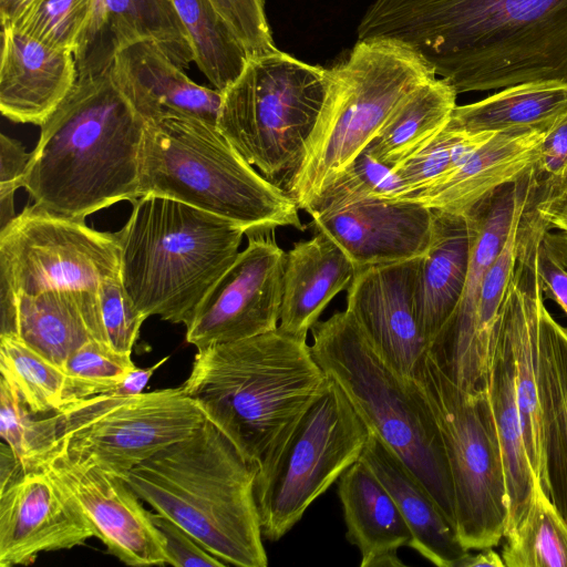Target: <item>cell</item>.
Returning <instances> with one entry per match:
<instances>
[{
	"instance_id": "6da1fadb",
	"label": "cell",
	"mask_w": 567,
	"mask_h": 567,
	"mask_svg": "<svg viewBox=\"0 0 567 567\" xmlns=\"http://www.w3.org/2000/svg\"><path fill=\"white\" fill-rule=\"evenodd\" d=\"M358 40L409 49L457 94L567 82V0H375Z\"/></svg>"
},
{
	"instance_id": "7a4b0ae2",
	"label": "cell",
	"mask_w": 567,
	"mask_h": 567,
	"mask_svg": "<svg viewBox=\"0 0 567 567\" xmlns=\"http://www.w3.org/2000/svg\"><path fill=\"white\" fill-rule=\"evenodd\" d=\"M110 68L78 78L40 126L23 182L33 205L85 219L115 203L141 197L147 122L115 83Z\"/></svg>"
},
{
	"instance_id": "3957f363",
	"label": "cell",
	"mask_w": 567,
	"mask_h": 567,
	"mask_svg": "<svg viewBox=\"0 0 567 567\" xmlns=\"http://www.w3.org/2000/svg\"><path fill=\"white\" fill-rule=\"evenodd\" d=\"M329 382L307 339L277 328L197 350L182 385L206 419L258 466Z\"/></svg>"
},
{
	"instance_id": "277c9868",
	"label": "cell",
	"mask_w": 567,
	"mask_h": 567,
	"mask_svg": "<svg viewBox=\"0 0 567 567\" xmlns=\"http://www.w3.org/2000/svg\"><path fill=\"white\" fill-rule=\"evenodd\" d=\"M258 466L209 420L125 476L137 496L227 565L266 567L255 496Z\"/></svg>"
},
{
	"instance_id": "5b68a950",
	"label": "cell",
	"mask_w": 567,
	"mask_h": 567,
	"mask_svg": "<svg viewBox=\"0 0 567 567\" xmlns=\"http://www.w3.org/2000/svg\"><path fill=\"white\" fill-rule=\"evenodd\" d=\"M115 233L120 278L141 315L188 324L198 305L234 262L245 230L236 223L168 197L132 202Z\"/></svg>"
},
{
	"instance_id": "8992f818",
	"label": "cell",
	"mask_w": 567,
	"mask_h": 567,
	"mask_svg": "<svg viewBox=\"0 0 567 567\" xmlns=\"http://www.w3.org/2000/svg\"><path fill=\"white\" fill-rule=\"evenodd\" d=\"M179 200L257 235L291 226L305 230L299 207L266 179L226 140L217 126L167 116L147 122L141 196Z\"/></svg>"
},
{
	"instance_id": "52a82bcc",
	"label": "cell",
	"mask_w": 567,
	"mask_h": 567,
	"mask_svg": "<svg viewBox=\"0 0 567 567\" xmlns=\"http://www.w3.org/2000/svg\"><path fill=\"white\" fill-rule=\"evenodd\" d=\"M311 333V350L322 370L343 391L370 432L398 454L455 526L445 450L414 381L396 373L346 310L318 321Z\"/></svg>"
},
{
	"instance_id": "ba28073f",
	"label": "cell",
	"mask_w": 567,
	"mask_h": 567,
	"mask_svg": "<svg viewBox=\"0 0 567 567\" xmlns=\"http://www.w3.org/2000/svg\"><path fill=\"white\" fill-rule=\"evenodd\" d=\"M331 72L300 164L285 187L305 212L365 151L399 101L436 78L415 53L386 40H358Z\"/></svg>"
},
{
	"instance_id": "9c48e42d",
	"label": "cell",
	"mask_w": 567,
	"mask_h": 567,
	"mask_svg": "<svg viewBox=\"0 0 567 567\" xmlns=\"http://www.w3.org/2000/svg\"><path fill=\"white\" fill-rule=\"evenodd\" d=\"M332 72L279 50L250 58L223 91L217 128L260 174L285 190L302 158Z\"/></svg>"
},
{
	"instance_id": "30bf717a",
	"label": "cell",
	"mask_w": 567,
	"mask_h": 567,
	"mask_svg": "<svg viewBox=\"0 0 567 567\" xmlns=\"http://www.w3.org/2000/svg\"><path fill=\"white\" fill-rule=\"evenodd\" d=\"M437 424L454 493L455 527L468 550L504 538L508 495L487 388L468 392L447 378L427 352L412 379Z\"/></svg>"
},
{
	"instance_id": "8fae6325",
	"label": "cell",
	"mask_w": 567,
	"mask_h": 567,
	"mask_svg": "<svg viewBox=\"0 0 567 567\" xmlns=\"http://www.w3.org/2000/svg\"><path fill=\"white\" fill-rule=\"evenodd\" d=\"M370 430L330 379L258 465L255 496L264 538H282L357 462Z\"/></svg>"
},
{
	"instance_id": "7c38bea8",
	"label": "cell",
	"mask_w": 567,
	"mask_h": 567,
	"mask_svg": "<svg viewBox=\"0 0 567 567\" xmlns=\"http://www.w3.org/2000/svg\"><path fill=\"white\" fill-rule=\"evenodd\" d=\"M56 413L59 436L69 451L123 478L207 420L183 385L128 395L97 394Z\"/></svg>"
},
{
	"instance_id": "4fadbf2b",
	"label": "cell",
	"mask_w": 567,
	"mask_h": 567,
	"mask_svg": "<svg viewBox=\"0 0 567 567\" xmlns=\"http://www.w3.org/2000/svg\"><path fill=\"white\" fill-rule=\"evenodd\" d=\"M120 276L115 233L89 227L35 205L0 230V306L9 311L19 296L51 289L97 290Z\"/></svg>"
},
{
	"instance_id": "5bb4252c",
	"label": "cell",
	"mask_w": 567,
	"mask_h": 567,
	"mask_svg": "<svg viewBox=\"0 0 567 567\" xmlns=\"http://www.w3.org/2000/svg\"><path fill=\"white\" fill-rule=\"evenodd\" d=\"M538 182L534 166L468 209L471 255L461 299L429 353L440 369L461 389L476 392L487 388L489 367L476 339V310L486 271L501 252L516 221L535 199Z\"/></svg>"
},
{
	"instance_id": "9a60e30c",
	"label": "cell",
	"mask_w": 567,
	"mask_h": 567,
	"mask_svg": "<svg viewBox=\"0 0 567 567\" xmlns=\"http://www.w3.org/2000/svg\"><path fill=\"white\" fill-rule=\"evenodd\" d=\"M286 251L274 231L248 235V245L205 295L186 326L197 350L278 328Z\"/></svg>"
},
{
	"instance_id": "2e32d148",
	"label": "cell",
	"mask_w": 567,
	"mask_h": 567,
	"mask_svg": "<svg viewBox=\"0 0 567 567\" xmlns=\"http://www.w3.org/2000/svg\"><path fill=\"white\" fill-rule=\"evenodd\" d=\"M82 509L94 536L130 566L167 565L166 543L125 478L59 445L41 464Z\"/></svg>"
},
{
	"instance_id": "e0dca14e",
	"label": "cell",
	"mask_w": 567,
	"mask_h": 567,
	"mask_svg": "<svg viewBox=\"0 0 567 567\" xmlns=\"http://www.w3.org/2000/svg\"><path fill=\"white\" fill-rule=\"evenodd\" d=\"M91 537L82 509L43 466L19 463L0 485V567L30 565L41 553L71 549Z\"/></svg>"
},
{
	"instance_id": "ac0fdd59",
	"label": "cell",
	"mask_w": 567,
	"mask_h": 567,
	"mask_svg": "<svg viewBox=\"0 0 567 567\" xmlns=\"http://www.w3.org/2000/svg\"><path fill=\"white\" fill-rule=\"evenodd\" d=\"M421 257L361 268L347 289L346 311L406 380L429 350L415 303Z\"/></svg>"
},
{
	"instance_id": "d6986e66",
	"label": "cell",
	"mask_w": 567,
	"mask_h": 567,
	"mask_svg": "<svg viewBox=\"0 0 567 567\" xmlns=\"http://www.w3.org/2000/svg\"><path fill=\"white\" fill-rule=\"evenodd\" d=\"M307 227L331 238L359 270L425 255L433 209L408 199L371 197L312 216Z\"/></svg>"
},
{
	"instance_id": "ffe728a7",
	"label": "cell",
	"mask_w": 567,
	"mask_h": 567,
	"mask_svg": "<svg viewBox=\"0 0 567 567\" xmlns=\"http://www.w3.org/2000/svg\"><path fill=\"white\" fill-rule=\"evenodd\" d=\"M141 40L155 42L183 70L195 62L193 40L173 0H94L74 53L78 78L103 73L121 49Z\"/></svg>"
},
{
	"instance_id": "44dd1931",
	"label": "cell",
	"mask_w": 567,
	"mask_h": 567,
	"mask_svg": "<svg viewBox=\"0 0 567 567\" xmlns=\"http://www.w3.org/2000/svg\"><path fill=\"white\" fill-rule=\"evenodd\" d=\"M110 70L146 122L184 116L217 126L223 92L195 83L155 42L141 40L121 49Z\"/></svg>"
},
{
	"instance_id": "7402d4cb",
	"label": "cell",
	"mask_w": 567,
	"mask_h": 567,
	"mask_svg": "<svg viewBox=\"0 0 567 567\" xmlns=\"http://www.w3.org/2000/svg\"><path fill=\"white\" fill-rule=\"evenodd\" d=\"M76 80L74 53L1 25L0 111L3 116L41 126Z\"/></svg>"
},
{
	"instance_id": "603a6c76",
	"label": "cell",
	"mask_w": 567,
	"mask_h": 567,
	"mask_svg": "<svg viewBox=\"0 0 567 567\" xmlns=\"http://www.w3.org/2000/svg\"><path fill=\"white\" fill-rule=\"evenodd\" d=\"M0 334H11L58 367L76 349L96 340L105 344L96 290L51 289L19 296L1 313Z\"/></svg>"
},
{
	"instance_id": "cb8c5ba5",
	"label": "cell",
	"mask_w": 567,
	"mask_h": 567,
	"mask_svg": "<svg viewBox=\"0 0 567 567\" xmlns=\"http://www.w3.org/2000/svg\"><path fill=\"white\" fill-rule=\"evenodd\" d=\"M546 133L532 130L496 132L442 181L393 199H408L431 209L465 214L482 198L532 169Z\"/></svg>"
},
{
	"instance_id": "d4e9b609",
	"label": "cell",
	"mask_w": 567,
	"mask_h": 567,
	"mask_svg": "<svg viewBox=\"0 0 567 567\" xmlns=\"http://www.w3.org/2000/svg\"><path fill=\"white\" fill-rule=\"evenodd\" d=\"M539 484L567 524V327L544 305L539 320Z\"/></svg>"
},
{
	"instance_id": "484cf974",
	"label": "cell",
	"mask_w": 567,
	"mask_h": 567,
	"mask_svg": "<svg viewBox=\"0 0 567 567\" xmlns=\"http://www.w3.org/2000/svg\"><path fill=\"white\" fill-rule=\"evenodd\" d=\"M390 493L411 532L409 547L439 567H457L471 551L456 528L408 465L380 437H370L359 458Z\"/></svg>"
},
{
	"instance_id": "4316f807",
	"label": "cell",
	"mask_w": 567,
	"mask_h": 567,
	"mask_svg": "<svg viewBox=\"0 0 567 567\" xmlns=\"http://www.w3.org/2000/svg\"><path fill=\"white\" fill-rule=\"evenodd\" d=\"M358 269L327 235L316 233L286 252L278 328L307 339L328 303L351 285Z\"/></svg>"
},
{
	"instance_id": "83f0119b",
	"label": "cell",
	"mask_w": 567,
	"mask_h": 567,
	"mask_svg": "<svg viewBox=\"0 0 567 567\" xmlns=\"http://www.w3.org/2000/svg\"><path fill=\"white\" fill-rule=\"evenodd\" d=\"M347 539L361 554V567L402 566L399 548L409 546L411 532L390 493L360 460L338 480Z\"/></svg>"
},
{
	"instance_id": "f1b7e54d",
	"label": "cell",
	"mask_w": 567,
	"mask_h": 567,
	"mask_svg": "<svg viewBox=\"0 0 567 567\" xmlns=\"http://www.w3.org/2000/svg\"><path fill=\"white\" fill-rule=\"evenodd\" d=\"M470 255L467 216L433 209L432 237L421 257L415 293L417 318L429 348L461 299Z\"/></svg>"
},
{
	"instance_id": "f546056e",
	"label": "cell",
	"mask_w": 567,
	"mask_h": 567,
	"mask_svg": "<svg viewBox=\"0 0 567 567\" xmlns=\"http://www.w3.org/2000/svg\"><path fill=\"white\" fill-rule=\"evenodd\" d=\"M487 392L501 443L508 495L504 536L526 515L536 475L525 447L511 338L498 315L491 348Z\"/></svg>"
},
{
	"instance_id": "4dcf8cb0",
	"label": "cell",
	"mask_w": 567,
	"mask_h": 567,
	"mask_svg": "<svg viewBox=\"0 0 567 567\" xmlns=\"http://www.w3.org/2000/svg\"><path fill=\"white\" fill-rule=\"evenodd\" d=\"M567 114V82L515 84L471 104L456 105L446 128L477 134L508 130L548 132Z\"/></svg>"
},
{
	"instance_id": "1f68e13d",
	"label": "cell",
	"mask_w": 567,
	"mask_h": 567,
	"mask_svg": "<svg viewBox=\"0 0 567 567\" xmlns=\"http://www.w3.org/2000/svg\"><path fill=\"white\" fill-rule=\"evenodd\" d=\"M456 95L444 79L420 84L393 107L365 151L390 168L419 153L446 126Z\"/></svg>"
},
{
	"instance_id": "d6a6232c",
	"label": "cell",
	"mask_w": 567,
	"mask_h": 567,
	"mask_svg": "<svg viewBox=\"0 0 567 567\" xmlns=\"http://www.w3.org/2000/svg\"><path fill=\"white\" fill-rule=\"evenodd\" d=\"M187 28L195 63L210 84L225 91L244 71L249 54L210 0H173Z\"/></svg>"
},
{
	"instance_id": "836d02e7",
	"label": "cell",
	"mask_w": 567,
	"mask_h": 567,
	"mask_svg": "<svg viewBox=\"0 0 567 567\" xmlns=\"http://www.w3.org/2000/svg\"><path fill=\"white\" fill-rule=\"evenodd\" d=\"M504 538L506 567H567V524L538 478L526 515Z\"/></svg>"
},
{
	"instance_id": "e575fe53",
	"label": "cell",
	"mask_w": 567,
	"mask_h": 567,
	"mask_svg": "<svg viewBox=\"0 0 567 567\" xmlns=\"http://www.w3.org/2000/svg\"><path fill=\"white\" fill-rule=\"evenodd\" d=\"M0 371L1 379L33 413L62 409L64 370L14 336L0 334Z\"/></svg>"
},
{
	"instance_id": "d590c367",
	"label": "cell",
	"mask_w": 567,
	"mask_h": 567,
	"mask_svg": "<svg viewBox=\"0 0 567 567\" xmlns=\"http://www.w3.org/2000/svg\"><path fill=\"white\" fill-rule=\"evenodd\" d=\"M43 415L30 411L1 379L0 435L24 468L40 466L60 443L59 414Z\"/></svg>"
},
{
	"instance_id": "8d00e7d4",
	"label": "cell",
	"mask_w": 567,
	"mask_h": 567,
	"mask_svg": "<svg viewBox=\"0 0 567 567\" xmlns=\"http://www.w3.org/2000/svg\"><path fill=\"white\" fill-rule=\"evenodd\" d=\"M493 134H468L444 127L422 151L391 168L401 188L400 194L393 198L422 190L442 181Z\"/></svg>"
},
{
	"instance_id": "74e56055",
	"label": "cell",
	"mask_w": 567,
	"mask_h": 567,
	"mask_svg": "<svg viewBox=\"0 0 567 567\" xmlns=\"http://www.w3.org/2000/svg\"><path fill=\"white\" fill-rule=\"evenodd\" d=\"M131 354L96 340L72 352L63 367L66 377L63 406L114 390L136 368Z\"/></svg>"
},
{
	"instance_id": "f35d334b",
	"label": "cell",
	"mask_w": 567,
	"mask_h": 567,
	"mask_svg": "<svg viewBox=\"0 0 567 567\" xmlns=\"http://www.w3.org/2000/svg\"><path fill=\"white\" fill-rule=\"evenodd\" d=\"M94 0H38L10 27L55 49L75 53Z\"/></svg>"
},
{
	"instance_id": "ab89813d",
	"label": "cell",
	"mask_w": 567,
	"mask_h": 567,
	"mask_svg": "<svg viewBox=\"0 0 567 567\" xmlns=\"http://www.w3.org/2000/svg\"><path fill=\"white\" fill-rule=\"evenodd\" d=\"M400 190L391 168L364 151L313 200L306 213L312 217L371 197L393 198Z\"/></svg>"
},
{
	"instance_id": "60d3db41",
	"label": "cell",
	"mask_w": 567,
	"mask_h": 567,
	"mask_svg": "<svg viewBox=\"0 0 567 567\" xmlns=\"http://www.w3.org/2000/svg\"><path fill=\"white\" fill-rule=\"evenodd\" d=\"M524 213L516 219L501 252L486 271L477 301V346L488 367L495 324L516 265L519 226Z\"/></svg>"
},
{
	"instance_id": "b9f144b4",
	"label": "cell",
	"mask_w": 567,
	"mask_h": 567,
	"mask_svg": "<svg viewBox=\"0 0 567 567\" xmlns=\"http://www.w3.org/2000/svg\"><path fill=\"white\" fill-rule=\"evenodd\" d=\"M96 293L105 344L132 353L145 318L132 302L120 276L102 281Z\"/></svg>"
},
{
	"instance_id": "7bdbcfd3",
	"label": "cell",
	"mask_w": 567,
	"mask_h": 567,
	"mask_svg": "<svg viewBox=\"0 0 567 567\" xmlns=\"http://www.w3.org/2000/svg\"><path fill=\"white\" fill-rule=\"evenodd\" d=\"M246 48L249 58L277 51L265 0H210Z\"/></svg>"
},
{
	"instance_id": "ee69618b",
	"label": "cell",
	"mask_w": 567,
	"mask_h": 567,
	"mask_svg": "<svg viewBox=\"0 0 567 567\" xmlns=\"http://www.w3.org/2000/svg\"><path fill=\"white\" fill-rule=\"evenodd\" d=\"M30 159L31 153H27L19 141L4 134L0 135L1 229L17 216L14 214L13 196L19 187H23Z\"/></svg>"
},
{
	"instance_id": "f6af8a7d",
	"label": "cell",
	"mask_w": 567,
	"mask_h": 567,
	"mask_svg": "<svg viewBox=\"0 0 567 567\" xmlns=\"http://www.w3.org/2000/svg\"><path fill=\"white\" fill-rule=\"evenodd\" d=\"M151 518L162 533L167 550V565L187 566H228L224 560L206 550L189 533L171 518L159 513H151Z\"/></svg>"
},
{
	"instance_id": "bcb514c9",
	"label": "cell",
	"mask_w": 567,
	"mask_h": 567,
	"mask_svg": "<svg viewBox=\"0 0 567 567\" xmlns=\"http://www.w3.org/2000/svg\"><path fill=\"white\" fill-rule=\"evenodd\" d=\"M538 275L544 296L554 300L567 315V267L559 236L547 229L538 247Z\"/></svg>"
},
{
	"instance_id": "7dc6e473",
	"label": "cell",
	"mask_w": 567,
	"mask_h": 567,
	"mask_svg": "<svg viewBox=\"0 0 567 567\" xmlns=\"http://www.w3.org/2000/svg\"><path fill=\"white\" fill-rule=\"evenodd\" d=\"M534 172L542 187L565 181L567 175V114L545 134Z\"/></svg>"
},
{
	"instance_id": "c3c4849f",
	"label": "cell",
	"mask_w": 567,
	"mask_h": 567,
	"mask_svg": "<svg viewBox=\"0 0 567 567\" xmlns=\"http://www.w3.org/2000/svg\"><path fill=\"white\" fill-rule=\"evenodd\" d=\"M534 208L549 228L567 235V184L565 182L539 186Z\"/></svg>"
},
{
	"instance_id": "681fc988",
	"label": "cell",
	"mask_w": 567,
	"mask_h": 567,
	"mask_svg": "<svg viewBox=\"0 0 567 567\" xmlns=\"http://www.w3.org/2000/svg\"><path fill=\"white\" fill-rule=\"evenodd\" d=\"M167 360L168 357H165L153 367L146 369H140L136 367L114 390L109 393L128 395L143 392L155 370Z\"/></svg>"
},
{
	"instance_id": "f907efd6",
	"label": "cell",
	"mask_w": 567,
	"mask_h": 567,
	"mask_svg": "<svg viewBox=\"0 0 567 567\" xmlns=\"http://www.w3.org/2000/svg\"><path fill=\"white\" fill-rule=\"evenodd\" d=\"M505 567L504 560L493 547L480 549L476 554L468 553L458 564L457 567Z\"/></svg>"
},
{
	"instance_id": "816d5d0a",
	"label": "cell",
	"mask_w": 567,
	"mask_h": 567,
	"mask_svg": "<svg viewBox=\"0 0 567 567\" xmlns=\"http://www.w3.org/2000/svg\"><path fill=\"white\" fill-rule=\"evenodd\" d=\"M38 0H0L1 25L12 24Z\"/></svg>"
},
{
	"instance_id": "f5cc1de1",
	"label": "cell",
	"mask_w": 567,
	"mask_h": 567,
	"mask_svg": "<svg viewBox=\"0 0 567 567\" xmlns=\"http://www.w3.org/2000/svg\"><path fill=\"white\" fill-rule=\"evenodd\" d=\"M559 241L564 251V261L567 267V235L566 236H559Z\"/></svg>"
},
{
	"instance_id": "db71d44e",
	"label": "cell",
	"mask_w": 567,
	"mask_h": 567,
	"mask_svg": "<svg viewBox=\"0 0 567 567\" xmlns=\"http://www.w3.org/2000/svg\"><path fill=\"white\" fill-rule=\"evenodd\" d=\"M563 182H565V183L567 184V175H566V178H565V181H563Z\"/></svg>"
}]
</instances>
